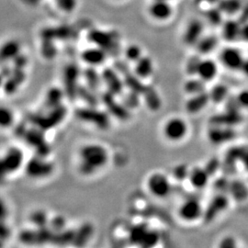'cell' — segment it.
Instances as JSON below:
<instances>
[{
  "label": "cell",
  "instance_id": "obj_1",
  "mask_svg": "<svg viewBox=\"0 0 248 248\" xmlns=\"http://www.w3.org/2000/svg\"><path fill=\"white\" fill-rule=\"evenodd\" d=\"M109 161V153L101 143L88 142L78 152V167L83 176L89 177L101 171Z\"/></svg>",
  "mask_w": 248,
  "mask_h": 248
},
{
  "label": "cell",
  "instance_id": "obj_2",
  "mask_svg": "<svg viewBox=\"0 0 248 248\" xmlns=\"http://www.w3.org/2000/svg\"><path fill=\"white\" fill-rule=\"evenodd\" d=\"M189 131L188 124L181 117H171L163 125V135L170 142H180L186 139Z\"/></svg>",
  "mask_w": 248,
  "mask_h": 248
},
{
  "label": "cell",
  "instance_id": "obj_3",
  "mask_svg": "<svg viewBox=\"0 0 248 248\" xmlns=\"http://www.w3.org/2000/svg\"><path fill=\"white\" fill-rule=\"evenodd\" d=\"M146 186L151 194L158 199L167 198L172 190V185L169 177L161 172L151 174L147 178Z\"/></svg>",
  "mask_w": 248,
  "mask_h": 248
},
{
  "label": "cell",
  "instance_id": "obj_4",
  "mask_svg": "<svg viewBox=\"0 0 248 248\" xmlns=\"http://www.w3.org/2000/svg\"><path fill=\"white\" fill-rule=\"evenodd\" d=\"M23 164V155L21 151L16 147L9 148L7 152L4 154L3 157L0 158V179L4 177V173L2 171V168L5 174H11L18 170Z\"/></svg>",
  "mask_w": 248,
  "mask_h": 248
},
{
  "label": "cell",
  "instance_id": "obj_5",
  "mask_svg": "<svg viewBox=\"0 0 248 248\" xmlns=\"http://www.w3.org/2000/svg\"><path fill=\"white\" fill-rule=\"evenodd\" d=\"M148 12L151 18L158 22H165L172 18L174 8L171 2L166 0H154L149 6Z\"/></svg>",
  "mask_w": 248,
  "mask_h": 248
},
{
  "label": "cell",
  "instance_id": "obj_6",
  "mask_svg": "<svg viewBox=\"0 0 248 248\" xmlns=\"http://www.w3.org/2000/svg\"><path fill=\"white\" fill-rule=\"evenodd\" d=\"M202 206L199 201L194 199L186 200L178 209L179 217L185 222H194L203 216Z\"/></svg>",
  "mask_w": 248,
  "mask_h": 248
},
{
  "label": "cell",
  "instance_id": "obj_7",
  "mask_svg": "<svg viewBox=\"0 0 248 248\" xmlns=\"http://www.w3.org/2000/svg\"><path fill=\"white\" fill-rule=\"evenodd\" d=\"M220 61L229 70H239L245 61L241 51L234 47H226L220 54Z\"/></svg>",
  "mask_w": 248,
  "mask_h": 248
},
{
  "label": "cell",
  "instance_id": "obj_8",
  "mask_svg": "<svg viewBox=\"0 0 248 248\" xmlns=\"http://www.w3.org/2000/svg\"><path fill=\"white\" fill-rule=\"evenodd\" d=\"M228 199L224 195L216 196L210 205L207 207V210L204 211L203 219L207 223L214 221L217 216L221 213H223L228 207Z\"/></svg>",
  "mask_w": 248,
  "mask_h": 248
},
{
  "label": "cell",
  "instance_id": "obj_9",
  "mask_svg": "<svg viewBox=\"0 0 248 248\" xmlns=\"http://www.w3.org/2000/svg\"><path fill=\"white\" fill-rule=\"evenodd\" d=\"M218 72L219 67L217 62L213 61V59H202L199 62L196 76L198 77V78L206 83L215 79Z\"/></svg>",
  "mask_w": 248,
  "mask_h": 248
},
{
  "label": "cell",
  "instance_id": "obj_10",
  "mask_svg": "<svg viewBox=\"0 0 248 248\" xmlns=\"http://www.w3.org/2000/svg\"><path fill=\"white\" fill-rule=\"evenodd\" d=\"M27 174L33 179L49 177L53 172V166L43 160H32L26 167Z\"/></svg>",
  "mask_w": 248,
  "mask_h": 248
},
{
  "label": "cell",
  "instance_id": "obj_11",
  "mask_svg": "<svg viewBox=\"0 0 248 248\" xmlns=\"http://www.w3.org/2000/svg\"><path fill=\"white\" fill-rule=\"evenodd\" d=\"M188 180L190 185L197 189H202L208 185L210 179V173L206 169L196 167L189 170Z\"/></svg>",
  "mask_w": 248,
  "mask_h": 248
},
{
  "label": "cell",
  "instance_id": "obj_12",
  "mask_svg": "<svg viewBox=\"0 0 248 248\" xmlns=\"http://www.w3.org/2000/svg\"><path fill=\"white\" fill-rule=\"evenodd\" d=\"M82 59L89 65H100L106 59V53L99 47H92L85 50L82 53Z\"/></svg>",
  "mask_w": 248,
  "mask_h": 248
},
{
  "label": "cell",
  "instance_id": "obj_13",
  "mask_svg": "<svg viewBox=\"0 0 248 248\" xmlns=\"http://www.w3.org/2000/svg\"><path fill=\"white\" fill-rule=\"evenodd\" d=\"M134 63H135L134 72L136 76L141 78H149L154 72V62L149 57L142 56L141 59H139Z\"/></svg>",
  "mask_w": 248,
  "mask_h": 248
},
{
  "label": "cell",
  "instance_id": "obj_14",
  "mask_svg": "<svg viewBox=\"0 0 248 248\" xmlns=\"http://www.w3.org/2000/svg\"><path fill=\"white\" fill-rule=\"evenodd\" d=\"M16 121L14 110L7 105L0 104V129L7 130L13 126Z\"/></svg>",
  "mask_w": 248,
  "mask_h": 248
},
{
  "label": "cell",
  "instance_id": "obj_15",
  "mask_svg": "<svg viewBox=\"0 0 248 248\" xmlns=\"http://www.w3.org/2000/svg\"><path fill=\"white\" fill-rule=\"evenodd\" d=\"M229 192L236 201L243 202L248 198V187L242 181L235 180L231 182L229 185Z\"/></svg>",
  "mask_w": 248,
  "mask_h": 248
},
{
  "label": "cell",
  "instance_id": "obj_16",
  "mask_svg": "<svg viewBox=\"0 0 248 248\" xmlns=\"http://www.w3.org/2000/svg\"><path fill=\"white\" fill-rule=\"evenodd\" d=\"M202 23L193 22L187 28L184 38L189 44L198 42L202 37Z\"/></svg>",
  "mask_w": 248,
  "mask_h": 248
},
{
  "label": "cell",
  "instance_id": "obj_17",
  "mask_svg": "<svg viewBox=\"0 0 248 248\" xmlns=\"http://www.w3.org/2000/svg\"><path fill=\"white\" fill-rule=\"evenodd\" d=\"M240 31H241V27L238 26L235 22L233 21H229L225 24L224 29H223V37L227 41H234L237 38H240Z\"/></svg>",
  "mask_w": 248,
  "mask_h": 248
},
{
  "label": "cell",
  "instance_id": "obj_18",
  "mask_svg": "<svg viewBox=\"0 0 248 248\" xmlns=\"http://www.w3.org/2000/svg\"><path fill=\"white\" fill-rule=\"evenodd\" d=\"M92 232H93V228L91 227V225L86 224V225H84L78 231V233H75V239H74V241L76 242L77 246H79V247L85 246V244L90 238Z\"/></svg>",
  "mask_w": 248,
  "mask_h": 248
},
{
  "label": "cell",
  "instance_id": "obj_19",
  "mask_svg": "<svg viewBox=\"0 0 248 248\" xmlns=\"http://www.w3.org/2000/svg\"><path fill=\"white\" fill-rule=\"evenodd\" d=\"M18 43L15 41H9L2 45L0 48V56L1 58H9V57H13L16 55V53H18Z\"/></svg>",
  "mask_w": 248,
  "mask_h": 248
},
{
  "label": "cell",
  "instance_id": "obj_20",
  "mask_svg": "<svg viewBox=\"0 0 248 248\" xmlns=\"http://www.w3.org/2000/svg\"><path fill=\"white\" fill-rule=\"evenodd\" d=\"M149 231L147 230L146 227H144L143 225H140L135 227L132 232H131V240L133 241L134 244H138V245H142V241L145 238V236L147 235Z\"/></svg>",
  "mask_w": 248,
  "mask_h": 248
},
{
  "label": "cell",
  "instance_id": "obj_21",
  "mask_svg": "<svg viewBox=\"0 0 248 248\" xmlns=\"http://www.w3.org/2000/svg\"><path fill=\"white\" fill-rule=\"evenodd\" d=\"M125 56L131 62H137L142 57V48L138 45H130L126 48Z\"/></svg>",
  "mask_w": 248,
  "mask_h": 248
},
{
  "label": "cell",
  "instance_id": "obj_22",
  "mask_svg": "<svg viewBox=\"0 0 248 248\" xmlns=\"http://www.w3.org/2000/svg\"><path fill=\"white\" fill-rule=\"evenodd\" d=\"M55 4L62 12L71 13L77 8L78 0H55Z\"/></svg>",
  "mask_w": 248,
  "mask_h": 248
},
{
  "label": "cell",
  "instance_id": "obj_23",
  "mask_svg": "<svg viewBox=\"0 0 248 248\" xmlns=\"http://www.w3.org/2000/svg\"><path fill=\"white\" fill-rule=\"evenodd\" d=\"M227 89L224 86H217L213 89V91L209 94L210 99L215 102H221L227 96Z\"/></svg>",
  "mask_w": 248,
  "mask_h": 248
},
{
  "label": "cell",
  "instance_id": "obj_24",
  "mask_svg": "<svg viewBox=\"0 0 248 248\" xmlns=\"http://www.w3.org/2000/svg\"><path fill=\"white\" fill-rule=\"evenodd\" d=\"M31 220L39 228H45V224L47 223V216L44 212L38 211L32 213V215L31 216Z\"/></svg>",
  "mask_w": 248,
  "mask_h": 248
},
{
  "label": "cell",
  "instance_id": "obj_25",
  "mask_svg": "<svg viewBox=\"0 0 248 248\" xmlns=\"http://www.w3.org/2000/svg\"><path fill=\"white\" fill-rule=\"evenodd\" d=\"M158 238H159V237H158L157 233L149 231L148 233H147V235L145 236V238L142 241L141 246L145 248H152L157 244Z\"/></svg>",
  "mask_w": 248,
  "mask_h": 248
},
{
  "label": "cell",
  "instance_id": "obj_26",
  "mask_svg": "<svg viewBox=\"0 0 248 248\" xmlns=\"http://www.w3.org/2000/svg\"><path fill=\"white\" fill-rule=\"evenodd\" d=\"M236 104L237 106L248 109V89H243L236 96Z\"/></svg>",
  "mask_w": 248,
  "mask_h": 248
},
{
  "label": "cell",
  "instance_id": "obj_27",
  "mask_svg": "<svg viewBox=\"0 0 248 248\" xmlns=\"http://www.w3.org/2000/svg\"><path fill=\"white\" fill-rule=\"evenodd\" d=\"M218 248H240L238 243L232 236H225L223 237L219 245Z\"/></svg>",
  "mask_w": 248,
  "mask_h": 248
},
{
  "label": "cell",
  "instance_id": "obj_28",
  "mask_svg": "<svg viewBox=\"0 0 248 248\" xmlns=\"http://www.w3.org/2000/svg\"><path fill=\"white\" fill-rule=\"evenodd\" d=\"M244 167L248 172V146H243L238 148V158Z\"/></svg>",
  "mask_w": 248,
  "mask_h": 248
},
{
  "label": "cell",
  "instance_id": "obj_29",
  "mask_svg": "<svg viewBox=\"0 0 248 248\" xmlns=\"http://www.w3.org/2000/svg\"><path fill=\"white\" fill-rule=\"evenodd\" d=\"M7 215H8V207L3 202V200L0 199V222L5 220Z\"/></svg>",
  "mask_w": 248,
  "mask_h": 248
},
{
  "label": "cell",
  "instance_id": "obj_30",
  "mask_svg": "<svg viewBox=\"0 0 248 248\" xmlns=\"http://www.w3.org/2000/svg\"><path fill=\"white\" fill-rule=\"evenodd\" d=\"M240 39H242L244 42L248 43V23L245 24L244 26L241 27Z\"/></svg>",
  "mask_w": 248,
  "mask_h": 248
},
{
  "label": "cell",
  "instance_id": "obj_31",
  "mask_svg": "<svg viewBox=\"0 0 248 248\" xmlns=\"http://www.w3.org/2000/svg\"><path fill=\"white\" fill-rule=\"evenodd\" d=\"M240 71L242 72L246 77H248V59H245Z\"/></svg>",
  "mask_w": 248,
  "mask_h": 248
},
{
  "label": "cell",
  "instance_id": "obj_32",
  "mask_svg": "<svg viewBox=\"0 0 248 248\" xmlns=\"http://www.w3.org/2000/svg\"><path fill=\"white\" fill-rule=\"evenodd\" d=\"M3 84H4V78H3V76L0 74V89H2Z\"/></svg>",
  "mask_w": 248,
  "mask_h": 248
},
{
  "label": "cell",
  "instance_id": "obj_33",
  "mask_svg": "<svg viewBox=\"0 0 248 248\" xmlns=\"http://www.w3.org/2000/svg\"><path fill=\"white\" fill-rule=\"evenodd\" d=\"M166 1H169V2H172V1H174V0H166Z\"/></svg>",
  "mask_w": 248,
  "mask_h": 248
}]
</instances>
